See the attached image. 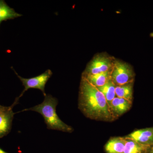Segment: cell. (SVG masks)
I'll return each mask as SVG.
<instances>
[{
    "label": "cell",
    "instance_id": "obj_9",
    "mask_svg": "<svg viewBox=\"0 0 153 153\" xmlns=\"http://www.w3.org/2000/svg\"><path fill=\"white\" fill-rule=\"evenodd\" d=\"M126 139L125 137L111 138L105 145L106 153H124Z\"/></svg>",
    "mask_w": 153,
    "mask_h": 153
},
{
    "label": "cell",
    "instance_id": "obj_2",
    "mask_svg": "<svg viewBox=\"0 0 153 153\" xmlns=\"http://www.w3.org/2000/svg\"><path fill=\"white\" fill-rule=\"evenodd\" d=\"M44 97V101L41 104L26 108L22 111H31L39 113L44 117L47 128L49 129L72 132L74 131L73 128L64 123L56 113V107L58 103L57 98L50 94H47Z\"/></svg>",
    "mask_w": 153,
    "mask_h": 153
},
{
    "label": "cell",
    "instance_id": "obj_17",
    "mask_svg": "<svg viewBox=\"0 0 153 153\" xmlns=\"http://www.w3.org/2000/svg\"><path fill=\"white\" fill-rule=\"evenodd\" d=\"M0 153H9L7 152H6L2 149L1 148H0Z\"/></svg>",
    "mask_w": 153,
    "mask_h": 153
},
{
    "label": "cell",
    "instance_id": "obj_18",
    "mask_svg": "<svg viewBox=\"0 0 153 153\" xmlns=\"http://www.w3.org/2000/svg\"><path fill=\"white\" fill-rule=\"evenodd\" d=\"M151 37H152L153 38V33H151L150 34Z\"/></svg>",
    "mask_w": 153,
    "mask_h": 153
},
{
    "label": "cell",
    "instance_id": "obj_3",
    "mask_svg": "<svg viewBox=\"0 0 153 153\" xmlns=\"http://www.w3.org/2000/svg\"><path fill=\"white\" fill-rule=\"evenodd\" d=\"M135 74L127 63L115 59L111 72V80L116 86L134 82Z\"/></svg>",
    "mask_w": 153,
    "mask_h": 153
},
{
    "label": "cell",
    "instance_id": "obj_8",
    "mask_svg": "<svg viewBox=\"0 0 153 153\" xmlns=\"http://www.w3.org/2000/svg\"><path fill=\"white\" fill-rule=\"evenodd\" d=\"M132 102L125 99L116 97L110 106L111 112L115 119L127 112L131 108Z\"/></svg>",
    "mask_w": 153,
    "mask_h": 153
},
{
    "label": "cell",
    "instance_id": "obj_1",
    "mask_svg": "<svg viewBox=\"0 0 153 153\" xmlns=\"http://www.w3.org/2000/svg\"><path fill=\"white\" fill-rule=\"evenodd\" d=\"M78 108L86 117L91 120L106 122L115 120L103 94L82 77L79 86Z\"/></svg>",
    "mask_w": 153,
    "mask_h": 153
},
{
    "label": "cell",
    "instance_id": "obj_11",
    "mask_svg": "<svg viewBox=\"0 0 153 153\" xmlns=\"http://www.w3.org/2000/svg\"><path fill=\"white\" fill-rule=\"evenodd\" d=\"M126 139L124 153H147L150 146L142 144L130 139Z\"/></svg>",
    "mask_w": 153,
    "mask_h": 153
},
{
    "label": "cell",
    "instance_id": "obj_14",
    "mask_svg": "<svg viewBox=\"0 0 153 153\" xmlns=\"http://www.w3.org/2000/svg\"><path fill=\"white\" fill-rule=\"evenodd\" d=\"M115 88L116 85L111 79L103 86L97 87V89L104 96L109 107L113 100L116 97Z\"/></svg>",
    "mask_w": 153,
    "mask_h": 153
},
{
    "label": "cell",
    "instance_id": "obj_15",
    "mask_svg": "<svg viewBox=\"0 0 153 153\" xmlns=\"http://www.w3.org/2000/svg\"><path fill=\"white\" fill-rule=\"evenodd\" d=\"M147 153H153V145L150 146Z\"/></svg>",
    "mask_w": 153,
    "mask_h": 153
},
{
    "label": "cell",
    "instance_id": "obj_7",
    "mask_svg": "<svg viewBox=\"0 0 153 153\" xmlns=\"http://www.w3.org/2000/svg\"><path fill=\"white\" fill-rule=\"evenodd\" d=\"M148 146L153 145V127L137 130L125 137Z\"/></svg>",
    "mask_w": 153,
    "mask_h": 153
},
{
    "label": "cell",
    "instance_id": "obj_12",
    "mask_svg": "<svg viewBox=\"0 0 153 153\" xmlns=\"http://www.w3.org/2000/svg\"><path fill=\"white\" fill-rule=\"evenodd\" d=\"M133 84L134 82H131L123 85L116 86V96L125 99L133 102Z\"/></svg>",
    "mask_w": 153,
    "mask_h": 153
},
{
    "label": "cell",
    "instance_id": "obj_10",
    "mask_svg": "<svg viewBox=\"0 0 153 153\" xmlns=\"http://www.w3.org/2000/svg\"><path fill=\"white\" fill-rule=\"evenodd\" d=\"M111 70L104 73L93 75H82L81 77L86 79L93 86L97 88L99 87L103 86L110 80Z\"/></svg>",
    "mask_w": 153,
    "mask_h": 153
},
{
    "label": "cell",
    "instance_id": "obj_13",
    "mask_svg": "<svg viewBox=\"0 0 153 153\" xmlns=\"http://www.w3.org/2000/svg\"><path fill=\"white\" fill-rule=\"evenodd\" d=\"M22 14L17 13L9 7L4 1H0V23L3 21L13 19L22 16Z\"/></svg>",
    "mask_w": 153,
    "mask_h": 153
},
{
    "label": "cell",
    "instance_id": "obj_6",
    "mask_svg": "<svg viewBox=\"0 0 153 153\" xmlns=\"http://www.w3.org/2000/svg\"><path fill=\"white\" fill-rule=\"evenodd\" d=\"M19 99L17 97L11 106L0 112V139L7 136L10 132L15 113L14 106L18 104Z\"/></svg>",
    "mask_w": 153,
    "mask_h": 153
},
{
    "label": "cell",
    "instance_id": "obj_5",
    "mask_svg": "<svg viewBox=\"0 0 153 153\" xmlns=\"http://www.w3.org/2000/svg\"><path fill=\"white\" fill-rule=\"evenodd\" d=\"M14 71L25 87L22 93L18 98L19 99L22 97L25 92L30 88L39 89L43 92L44 96L47 95L45 91V85L53 74L52 71L50 69H47L42 74L30 78L22 77V76H19L14 69Z\"/></svg>",
    "mask_w": 153,
    "mask_h": 153
},
{
    "label": "cell",
    "instance_id": "obj_4",
    "mask_svg": "<svg viewBox=\"0 0 153 153\" xmlns=\"http://www.w3.org/2000/svg\"><path fill=\"white\" fill-rule=\"evenodd\" d=\"M115 59L105 54H99L94 56L88 64L82 75H93L111 71Z\"/></svg>",
    "mask_w": 153,
    "mask_h": 153
},
{
    "label": "cell",
    "instance_id": "obj_19",
    "mask_svg": "<svg viewBox=\"0 0 153 153\" xmlns=\"http://www.w3.org/2000/svg\"></svg>",
    "mask_w": 153,
    "mask_h": 153
},
{
    "label": "cell",
    "instance_id": "obj_16",
    "mask_svg": "<svg viewBox=\"0 0 153 153\" xmlns=\"http://www.w3.org/2000/svg\"><path fill=\"white\" fill-rule=\"evenodd\" d=\"M7 107H8L3 106V105H0V112L2 111L3 110H4L7 109Z\"/></svg>",
    "mask_w": 153,
    "mask_h": 153
}]
</instances>
